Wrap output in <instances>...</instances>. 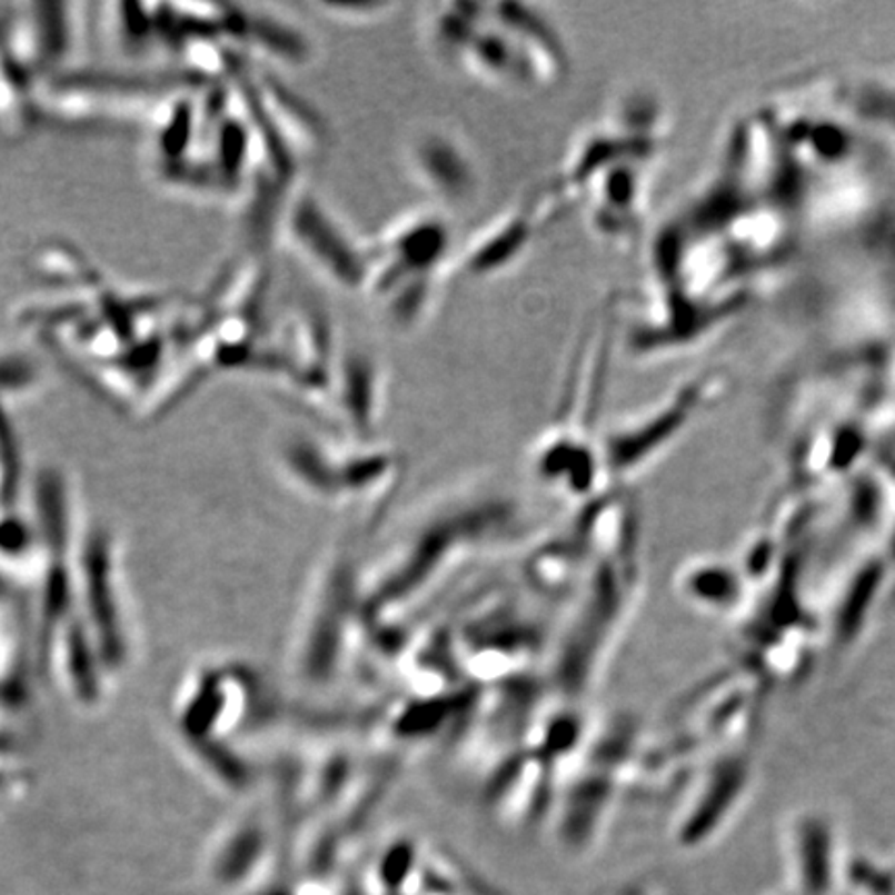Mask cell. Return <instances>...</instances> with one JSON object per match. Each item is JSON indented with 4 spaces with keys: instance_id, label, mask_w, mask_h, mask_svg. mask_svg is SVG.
Here are the masks:
<instances>
[{
    "instance_id": "obj_2",
    "label": "cell",
    "mask_w": 895,
    "mask_h": 895,
    "mask_svg": "<svg viewBox=\"0 0 895 895\" xmlns=\"http://www.w3.org/2000/svg\"><path fill=\"white\" fill-rule=\"evenodd\" d=\"M431 40L463 73L501 90H546L570 67L554 23L523 2L441 4L431 19Z\"/></svg>"
},
{
    "instance_id": "obj_3",
    "label": "cell",
    "mask_w": 895,
    "mask_h": 895,
    "mask_svg": "<svg viewBox=\"0 0 895 895\" xmlns=\"http://www.w3.org/2000/svg\"><path fill=\"white\" fill-rule=\"evenodd\" d=\"M640 589L638 551L589 560L551 633L547 686L556 697L580 705L601 684L637 609Z\"/></svg>"
},
{
    "instance_id": "obj_7",
    "label": "cell",
    "mask_w": 895,
    "mask_h": 895,
    "mask_svg": "<svg viewBox=\"0 0 895 895\" xmlns=\"http://www.w3.org/2000/svg\"><path fill=\"white\" fill-rule=\"evenodd\" d=\"M558 201H570L561 189H556L549 198H541V201H535L533 206H518L504 213L500 220L491 222L477 239H473L469 249L463 253V272L489 276L510 268L531 247L541 225L551 218V213L558 212Z\"/></svg>"
},
{
    "instance_id": "obj_4",
    "label": "cell",
    "mask_w": 895,
    "mask_h": 895,
    "mask_svg": "<svg viewBox=\"0 0 895 895\" xmlns=\"http://www.w3.org/2000/svg\"><path fill=\"white\" fill-rule=\"evenodd\" d=\"M719 388L722 378L717 374H700L672 390L662 402L611 427L599 440L607 481L618 487L652 467L680 440L698 412L717 398Z\"/></svg>"
},
{
    "instance_id": "obj_6",
    "label": "cell",
    "mask_w": 895,
    "mask_h": 895,
    "mask_svg": "<svg viewBox=\"0 0 895 895\" xmlns=\"http://www.w3.org/2000/svg\"><path fill=\"white\" fill-rule=\"evenodd\" d=\"M409 167L415 181L434 201L460 208L475 201L481 187V172L469 148L441 129H431L412 139Z\"/></svg>"
},
{
    "instance_id": "obj_1",
    "label": "cell",
    "mask_w": 895,
    "mask_h": 895,
    "mask_svg": "<svg viewBox=\"0 0 895 895\" xmlns=\"http://www.w3.org/2000/svg\"><path fill=\"white\" fill-rule=\"evenodd\" d=\"M525 508L500 489H450L421 506L364 587V611L376 620H407L477 558L529 535Z\"/></svg>"
},
{
    "instance_id": "obj_5",
    "label": "cell",
    "mask_w": 895,
    "mask_h": 895,
    "mask_svg": "<svg viewBox=\"0 0 895 895\" xmlns=\"http://www.w3.org/2000/svg\"><path fill=\"white\" fill-rule=\"evenodd\" d=\"M280 230L292 251L336 289L367 292L374 270L371 243L357 239L319 196L297 189Z\"/></svg>"
},
{
    "instance_id": "obj_8",
    "label": "cell",
    "mask_w": 895,
    "mask_h": 895,
    "mask_svg": "<svg viewBox=\"0 0 895 895\" xmlns=\"http://www.w3.org/2000/svg\"><path fill=\"white\" fill-rule=\"evenodd\" d=\"M336 398L357 440H369L380 419L384 378L380 367L367 355H350L336 376Z\"/></svg>"
},
{
    "instance_id": "obj_10",
    "label": "cell",
    "mask_w": 895,
    "mask_h": 895,
    "mask_svg": "<svg viewBox=\"0 0 895 895\" xmlns=\"http://www.w3.org/2000/svg\"><path fill=\"white\" fill-rule=\"evenodd\" d=\"M46 381L48 371L33 350L21 345L0 342V398L38 395Z\"/></svg>"
},
{
    "instance_id": "obj_11",
    "label": "cell",
    "mask_w": 895,
    "mask_h": 895,
    "mask_svg": "<svg viewBox=\"0 0 895 895\" xmlns=\"http://www.w3.org/2000/svg\"><path fill=\"white\" fill-rule=\"evenodd\" d=\"M398 9L395 2H319L318 11L345 23H371Z\"/></svg>"
},
{
    "instance_id": "obj_9",
    "label": "cell",
    "mask_w": 895,
    "mask_h": 895,
    "mask_svg": "<svg viewBox=\"0 0 895 895\" xmlns=\"http://www.w3.org/2000/svg\"><path fill=\"white\" fill-rule=\"evenodd\" d=\"M717 561H684L674 575V589L688 606L697 609H717L728 604V580Z\"/></svg>"
}]
</instances>
